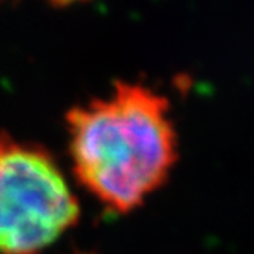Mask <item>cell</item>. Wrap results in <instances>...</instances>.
I'll return each mask as SVG.
<instances>
[{
  "mask_svg": "<svg viewBox=\"0 0 254 254\" xmlns=\"http://www.w3.org/2000/svg\"><path fill=\"white\" fill-rule=\"evenodd\" d=\"M167 110L153 89L117 82L109 97L67 113L75 176L113 212H131L167 179L177 159Z\"/></svg>",
  "mask_w": 254,
  "mask_h": 254,
  "instance_id": "1",
  "label": "cell"
},
{
  "mask_svg": "<svg viewBox=\"0 0 254 254\" xmlns=\"http://www.w3.org/2000/svg\"><path fill=\"white\" fill-rule=\"evenodd\" d=\"M77 218V198L53 156L0 133V254H41Z\"/></svg>",
  "mask_w": 254,
  "mask_h": 254,
  "instance_id": "2",
  "label": "cell"
},
{
  "mask_svg": "<svg viewBox=\"0 0 254 254\" xmlns=\"http://www.w3.org/2000/svg\"><path fill=\"white\" fill-rule=\"evenodd\" d=\"M50 2H53V3H56V5H71V3L84 2V0H50Z\"/></svg>",
  "mask_w": 254,
  "mask_h": 254,
  "instance_id": "3",
  "label": "cell"
}]
</instances>
